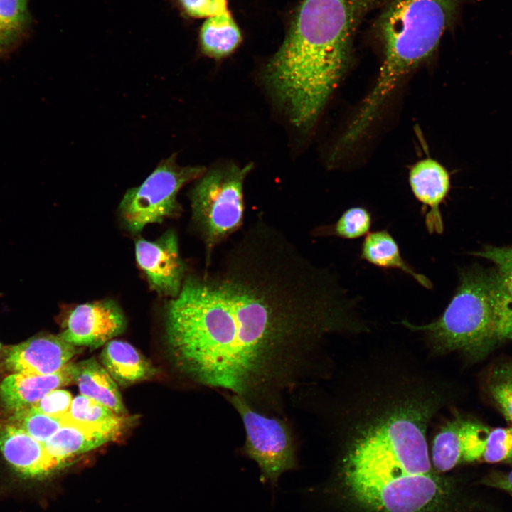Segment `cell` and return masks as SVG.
Segmentation results:
<instances>
[{"instance_id": "cell-16", "label": "cell", "mask_w": 512, "mask_h": 512, "mask_svg": "<svg viewBox=\"0 0 512 512\" xmlns=\"http://www.w3.org/2000/svg\"><path fill=\"white\" fill-rule=\"evenodd\" d=\"M119 434L72 424H64L43 444L56 470L75 455L114 440Z\"/></svg>"}, {"instance_id": "cell-15", "label": "cell", "mask_w": 512, "mask_h": 512, "mask_svg": "<svg viewBox=\"0 0 512 512\" xmlns=\"http://www.w3.org/2000/svg\"><path fill=\"white\" fill-rule=\"evenodd\" d=\"M464 464H512V426L491 427L464 417Z\"/></svg>"}, {"instance_id": "cell-13", "label": "cell", "mask_w": 512, "mask_h": 512, "mask_svg": "<svg viewBox=\"0 0 512 512\" xmlns=\"http://www.w3.org/2000/svg\"><path fill=\"white\" fill-rule=\"evenodd\" d=\"M0 450L23 478L41 479L56 470L43 444L8 420L0 421Z\"/></svg>"}, {"instance_id": "cell-2", "label": "cell", "mask_w": 512, "mask_h": 512, "mask_svg": "<svg viewBox=\"0 0 512 512\" xmlns=\"http://www.w3.org/2000/svg\"><path fill=\"white\" fill-rule=\"evenodd\" d=\"M339 406L338 474L364 512H452L455 485L437 472L427 431L446 404L438 377L405 367L374 368L347 381Z\"/></svg>"}, {"instance_id": "cell-7", "label": "cell", "mask_w": 512, "mask_h": 512, "mask_svg": "<svg viewBox=\"0 0 512 512\" xmlns=\"http://www.w3.org/2000/svg\"><path fill=\"white\" fill-rule=\"evenodd\" d=\"M206 171L203 166H180L176 154L163 159L142 184L124 193L119 213L125 228L137 233L147 225L178 215L182 209L177 200L180 190Z\"/></svg>"}, {"instance_id": "cell-24", "label": "cell", "mask_w": 512, "mask_h": 512, "mask_svg": "<svg viewBox=\"0 0 512 512\" xmlns=\"http://www.w3.org/2000/svg\"><path fill=\"white\" fill-rule=\"evenodd\" d=\"M484 388L489 398L512 426V361L494 363L487 373Z\"/></svg>"}, {"instance_id": "cell-14", "label": "cell", "mask_w": 512, "mask_h": 512, "mask_svg": "<svg viewBox=\"0 0 512 512\" xmlns=\"http://www.w3.org/2000/svg\"><path fill=\"white\" fill-rule=\"evenodd\" d=\"M75 363L50 374L13 373L0 385L1 400L11 412L31 407L49 392L74 383Z\"/></svg>"}, {"instance_id": "cell-8", "label": "cell", "mask_w": 512, "mask_h": 512, "mask_svg": "<svg viewBox=\"0 0 512 512\" xmlns=\"http://www.w3.org/2000/svg\"><path fill=\"white\" fill-rule=\"evenodd\" d=\"M230 400L245 430L243 454L257 463L260 481L274 492L282 474L298 467L289 430L283 421L264 415L239 395H232Z\"/></svg>"}, {"instance_id": "cell-30", "label": "cell", "mask_w": 512, "mask_h": 512, "mask_svg": "<svg viewBox=\"0 0 512 512\" xmlns=\"http://www.w3.org/2000/svg\"><path fill=\"white\" fill-rule=\"evenodd\" d=\"M479 484L502 491L512 497V469L508 471L491 470L481 479Z\"/></svg>"}, {"instance_id": "cell-29", "label": "cell", "mask_w": 512, "mask_h": 512, "mask_svg": "<svg viewBox=\"0 0 512 512\" xmlns=\"http://www.w3.org/2000/svg\"><path fill=\"white\" fill-rule=\"evenodd\" d=\"M72 401L70 392L55 389L45 395L31 407L47 415L62 418L68 412Z\"/></svg>"}, {"instance_id": "cell-18", "label": "cell", "mask_w": 512, "mask_h": 512, "mask_svg": "<svg viewBox=\"0 0 512 512\" xmlns=\"http://www.w3.org/2000/svg\"><path fill=\"white\" fill-rule=\"evenodd\" d=\"M74 382L81 395L107 406L119 415H127L117 383L94 358L75 363Z\"/></svg>"}, {"instance_id": "cell-20", "label": "cell", "mask_w": 512, "mask_h": 512, "mask_svg": "<svg viewBox=\"0 0 512 512\" xmlns=\"http://www.w3.org/2000/svg\"><path fill=\"white\" fill-rule=\"evenodd\" d=\"M201 52L221 59L232 54L242 41L241 31L229 11L206 18L198 33Z\"/></svg>"}, {"instance_id": "cell-21", "label": "cell", "mask_w": 512, "mask_h": 512, "mask_svg": "<svg viewBox=\"0 0 512 512\" xmlns=\"http://www.w3.org/2000/svg\"><path fill=\"white\" fill-rule=\"evenodd\" d=\"M72 424L120 434L127 422L126 416L116 414L107 406L82 395L73 399L68 412L62 418Z\"/></svg>"}, {"instance_id": "cell-19", "label": "cell", "mask_w": 512, "mask_h": 512, "mask_svg": "<svg viewBox=\"0 0 512 512\" xmlns=\"http://www.w3.org/2000/svg\"><path fill=\"white\" fill-rule=\"evenodd\" d=\"M360 257L379 268L399 270L412 277L423 287L432 288L430 280L415 272L402 258L398 244L387 230L368 233L361 243Z\"/></svg>"}, {"instance_id": "cell-12", "label": "cell", "mask_w": 512, "mask_h": 512, "mask_svg": "<svg viewBox=\"0 0 512 512\" xmlns=\"http://www.w3.org/2000/svg\"><path fill=\"white\" fill-rule=\"evenodd\" d=\"M409 183L415 198L427 211L425 224L430 234H442L444 222L440 206L450 189V177L446 169L432 159H424L410 169Z\"/></svg>"}, {"instance_id": "cell-28", "label": "cell", "mask_w": 512, "mask_h": 512, "mask_svg": "<svg viewBox=\"0 0 512 512\" xmlns=\"http://www.w3.org/2000/svg\"><path fill=\"white\" fill-rule=\"evenodd\" d=\"M189 18H208L228 11V0H169Z\"/></svg>"}, {"instance_id": "cell-5", "label": "cell", "mask_w": 512, "mask_h": 512, "mask_svg": "<svg viewBox=\"0 0 512 512\" xmlns=\"http://www.w3.org/2000/svg\"><path fill=\"white\" fill-rule=\"evenodd\" d=\"M464 0H386L375 23L383 61L371 92L356 113L368 127L400 79L430 56Z\"/></svg>"}, {"instance_id": "cell-17", "label": "cell", "mask_w": 512, "mask_h": 512, "mask_svg": "<svg viewBox=\"0 0 512 512\" xmlns=\"http://www.w3.org/2000/svg\"><path fill=\"white\" fill-rule=\"evenodd\" d=\"M100 361L113 380L122 387L153 377L156 369L132 345L120 341L107 342Z\"/></svg>"}, {"instance_id": "cell-1", "label": "cell", "mask_w": 512, "mask_h": 512, "mask_svg": "<svg viewBox=\"0 0 512 512\" xmlns=\"http://www.w3.org/2000/svg\"><path fill=\"white\" fill-rule=\"evenodd\" d=\"M352 302L283 233L260 220L201 274L186 275L164 312L176 367L249 402L293 383L310 347L354 330Z\"/></svg>"}, {"instance_id": "cell-9", "label": "cell", "mask_w": 512, "mask_h": 512, "mask_svg": "<svg viewBox=\"0 0 512 512\" xmlns=\"http://www.w3.org/2000/svg\"><path fill=\"white\" fill-rule=\"evenodd\" d=\"M134 247L137 265L151 288L160 296L176 297L187 267L179 253L175 231L169 230L154 241L137 238Z\"/></svg>"}, {"instance_id": "cell-23", "label": "cell", "mask_w": 512, "mask_h": 512, "mask_svg": "<svg viewBox=\"0 0 512 512\" xmlns=\"http://www.w3.org/2000/svg\"><path fill=\"white\" fill-rule=\"evenodd\" d=\"M29 0H0V52L15 44L31 23Z\"/></svg>"}, {"instance_id": "cell-10", "label": "cell", "mask_w": 512, "mask_h": 512, "mask_svg": "<svg viewBox=\"0 0 512 512\" xmlns=\"http://www.w3.org/2000/svg\"><path fill=\"white\" fill-rule=\"evenodd\" d=\"M60 336L75 346L98 348L126 327V319L119 305L112 300H101L76 306L63 321Z\"/></svg>"}, {"instance_id": "cell-4", "label": "cell", "mask_w": 512, "mask_h": 512, "mask_svg": "<svg viewBox=\"0 0 512 512\" xmlns=\"http://www.w3.org/2000/svg\"><path fill=\"white\" fill-rule=\"evenodd\" d=\"M401 324L423 332L432 353L457 351L479 361L512 341V296L496 268L473 265L460 271L455 293L438 319L423 325Z\"/></svg>"}, {"instance_id": "cell-31", "label": "cell", "mask_w": 512, "mask_h": 512, "mask_svg": "<svg viewBox=\"0 0 512 512\" xmlns=\"http://www.w3.org/2000/svg\"><path fill=\"white\" fill-rule=\"evenodd\" d=\"M1 343H0V350H1Z\"/></svg>"}, {"instance_id": "cell-27", "label": "cell", "mask_w": 512, "mask_h": 512, "mask_svg": "<svg viewBox=\"0 0 512 512\" xmlns=\"http://www.w3.org/2000/svg\"><path fill=\"white\" fill-rule=\"evenodd\" d=\"M471 254L491 261L495 265L503 285L512 296V245L505 247L485 245L480 250Z\"/></svg>"}, {"instance_id": "cell-6", "label": "cell", "mask_w": 512, "mask_h": 512, "mask_svg": "<svg viewBox=\"0 0 512 512\" xmlns=\"http://www.w3.org/2000/svg\"><path fill=\"white\" fill-rule=\"evenodd\" d=\"M252 167L230 164L206 170L189 193L192 222L205 246L206 267L216 247L242 226L243 183Z\"/></svg>"}, {"instance_id": "cell-3", "label": "cell", "mask_w": 512, "mask_h": 512, "mask_svg": "<svg viewBox=\"0 0 512 512\" xmlns=\"http://www.w3.org/2000/svg\"><path fill=\"white\" fill-rule=\"evenodd\" d=\"M386 0H302L265 80L302 129L316 120L346 69L362 18Z\"/></svg>"}, {"instance_id": "cell-25", "label": "cell", "mask_w": 512, "mask_h": 512, "mask_svg": "<svg viewBox=\"0 0 512 512\" xmlns=\"http://www.w3.org/2000/svg\"><path fill=\"white\" fill-rule=\"evenodd\" d=\"M371 225L370 212L364 207L353 206L346 210L335 223L319 228L317 235L353 240L366 235Z\"/></svg>"}, {"instance_id": "cell-22", "label": "cell", "mask_w": 512, "mask_h": 512, "mask_svg": "<svg viewBox=\"0 0 512 512\" xmlns=\"http://www.w3.org/2000/svg\"><path fill=\"white\" fill-rule=\"evenodd\" d=\"M464 417L457 415L442 425L434 437L431 461L434 469L442 474L464 464Z\"/></svg>"}, {"instance_id": "cell-26", "label": "cell", "mask_w": 512, "mask_h": 512, "mask_svg": "<svg viewBox=\"0 0 512 512\" xmlns=\"http://www.w3.org/2000/svg\"><path fill=\"white\" fill-rule=\"evenodd\" d=\"M6 420L43 444L63 425L61 418L47 415L33 407L11 412Z\"/></svg>"}, {"instance_id": "cell-11", "label": "cell", "mask_w": 512, "mask_h": 512, "mask_svg": "<svg viewBox=\"0 0 512 512\" xmlns=\"http://www.w3.org/2000/svg\"><path fill=\"white\" fill-rule=\"evenodd\" d=\"M79 352L60 336L38 334L18 344L5 346L2 364L13 373L46 375L55 373Z\"/></svg>"}]
</instances>
